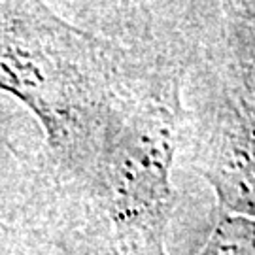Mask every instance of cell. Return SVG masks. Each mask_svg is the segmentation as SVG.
<instances>
[{
	"mask_svg": "<svg viewBox=\"0 0 255 255\" xmlns=\"http://www.w3.org/2000/svg\"><path fill=\"white\" fill-rule=\"evenodd\" d=\"M134 42L99 34L46 2L0 0V93L38 119L59 182L87 195L138 76Z\"/></svg>",
	"mask_w": 255,
	"mask_h": 255,
	"instance_id": "6da1fadb",
	"label": "cell"
},
{
	"mask_svg": "<svg viewBox=\"0 0 255 255\" xmlns=\"http://www.w3.org/2000/svg\"><path fill=\"white\" fill-rule=\"evenodd\" d=\"M185 57L183 38L146 40L132 97L83 197L106 223L116 255H166Z\"/></svg>",
	"mask_w": 255,
	"mask_h": 255,
	"instance_id": "7a4b0ae2",
	"label": "cell"
},
{
	"mask_svg": "<svg viewBox=\"0 0 255 255\" xmlns=\"http://www.w3.org/2000/svg\"><path fill=\"white\" fill-rule=\"evenodd\" d=\"M180 85L178 159L206 180L218 214L255 216L254 2L204 4Z\"/></svg>",
	"mask_w": 255,
	"mask_h": 255,
	"instance_id": "3957f363",
	"label": "cell"
},
{
	"mask_svg": "<svg viewBox=\"0 0 255 255\" xmlns=\"http://www.w3.org/2000/svg\"><path fill=\"white\" fill-rule=\"evenodd\" d=\"M197 255H255L254 218L218 214L206 244Z\"/></svg>",
	"mask_w": 255,
	"mask_h": 255,
	"instance_id": "277c9868",
	"label": "cell"
},
{
	"mask_svg": "<svg viewBox=\"0 0 255 255\" xmlns=\"http://www.w3.org/2000/svg\"><path fill=\"white\" fill-rule=\"evenodd\" d=\"M9 128H6V125H4V119L0 118V146H6L9 149V151H13V153H17V149H15V146L11 144V140H9V134H8Z\"/></svg>",
	"mask_w": 255,
	"mask_h": 255,
	"instance_id": "5b68a950",
	"label": "cell"
}]
</instances>
